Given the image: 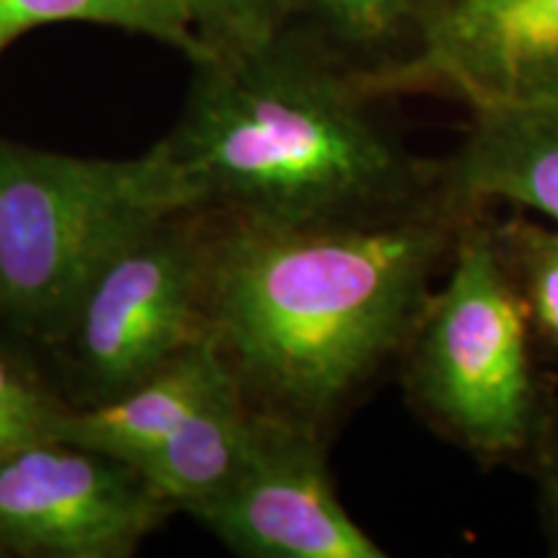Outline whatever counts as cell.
Wrapping results in <instances>:
<instances>
[{"label": "cell", "mask_w": 558, "mask_h": 558, "mask_svg": "<svg viewBox=\"0 0 558 558\" xmlns=\"http://www.w3.org/2000/svg\"><path fill=\"white\" fill-rule=\"evenodd\" d=\"M481 209L445 179L422 205L367 222L277 226L202 209L207 326L251 407L331 437L396 367Z\"/></svg>", "instance_id": "obj_1"}, {"label": "cell", "mask_w": 558, "mask_h": 558, "mask_svg": "<svg viewBox=\"0 0 558 558\" xmlns=\"http://www.w3.org/2000/svg\"><path fill=\"white\" fill-rule=\"evenodd\" d=\"M184 114L160 143L197 209L277 226L383 220L442 186V166L403 148L362 86L300 34L192 62Z\"/></svg>", "instance_id": "obj_2"}, {"label": "cell", "mask_w": 558, "mask_h": 558, "mask_svg": "<svg viewBox=\"0 0 558 558\" xmlns=\"http://www.w3.org/2000/svg\"><path fill=\"white\" fill-rule=\"evenodd\" d=\"M533 326L492 239L486 209L460 233L399 362L403 399L427 427L484 465L533 460L550 401Z\"/></svg>", "instance_id": "obj_3"}, {"label": "cell", "mask_w": 558, "mask_h": 558, "mask_svg": "<svg viewBox=\"0 0 558 558\" xmlns=\"http://www.w3.org/2000/svg\"><path fill=\"white\" fill-rule=\"evenodd\" d=\"M197 199L166 145L75 158L0 137V313L60 337L90 279L140 233Z\"/></svg>", "instance_id": "obj_4"}, {"label": "cell", "mask_w": 558, "mask_h": 558, "mask_svg": "<svg viewBox=\"0 0 558 558\" xmlns=\"http://www.w3.org/2000/svg\"><path fill=\"white\" fill-rule=\"evenodd\" d=\"M207 337L202 209H192L117 251L83 290L58 339L68 341L88 403H99Z\"/></svg>", "instance_id": "obj_5"}, {"label": "cell", "mask_w": 558, "mask_h": 558, "mask_svg": "<svg viewBox=\"0 0 558 558\" xmlns=\"http://www.w3.org/2000/svg\"><path fill=\"white\" fill-rule=\"evenodd\" d=\"M173 507L135 465L39 439L0 458V556L128 558Z\"/></svg>", "instance_id": "obj_6"}, {"label": "cell", "mask_w": 558, "mask_h": 558, "mask_svg": "<svg viewBox=\"0 0 558 558\" xmlns=\"http://www.w3.org/2000/svg\"><path fill=\"white\" fill-rule=\"evenodd\" d=\"M357 83L373 101L429 90L471 109L558 104V0H437L414 50Z\"/></svg>", "instance_id": "obj_7"}, {"label": "cell", "mask_w": 558, "mask_h": 558, "mask_svg": "<svg viewBox=\"0 0 558 558\" xmlns=\"http://www.w3.org/2000/svg\"><path fill=\"white\" fill-rule=\"evenodd\" d=\"M329 437L259 414L233 481L194 518L243 558H386L341 505Z\"/></svg>", "instance_id": "obj_8"}, {"label": "cell", "mask_w": 558, "mask_h": 558, "mask_svg": "<svg viewBox=\"0 0 558 558\" xmlns=\"http://www.w3.org/2000/svg\"><path fill=\"white\" fill-rule=\"evenodd\" d=\"M442 179L458 197L538 213L558 228V104L471 109V124Z\"/></svg>", "instance_id": "obj_9"}, {"label": "cell", "mask_w": 558, "mask_h": 558, "mask_svg": "<svg viewBox=\"0 0 558 558\" xmlns=\"http://www.w3.org/2000/svg\"><path fill=\"white\" fill-rule=\"evenodd\" d=\"M230 375L233 369L218 341L207 337L114 399L65 407L54 422L52 439L104 452L137 469Z\"/></svg>", "instance_id": "obj_10"}, {"label": "cell", "mask_w": 558, "mask_h": 558, "mask_svg": "<svg viewBox=\"0 0 558 558\" xmlns=\"http://www.w3.org/2000/svg\"><path fill=\"white\" fill-rule=\"evenodd\" d=\"M259 411L235 375L220 383L137 471L173 507L192 518L233 481L256 437Z\"/></svg>", "instance_id": "obj_11"}, {"label": "cell", "mask_w": 558, "mask_h": 558, "mask_svg": "<svg viewBox=\"0 0 558 558\" xmlns=\"http://www.w3.org/2000/svg\"><path fill=\"white\" fill-rule=\"evenodd\" d=\"M435 5L437 0H295L288 29L365 81L414 50Z\"/></svg>", "instance_id": "obj_12"}, {"label": "cell", "mask_w": 558, "mask_h": 558, "mask_svg": "<svg viewBox=\"0 0 558 558\" xmlns=\"http://www.w3.org/2000/svg\"><path fill=\"white\" fill-rule=\"evenodd\" d=\"M62 21L143 34L177 47L192 62L213 58L179 0H0V54L21 34Z\"/></svg>", "instance_id": "obj_13"}, {"label": "cell", "mask_w": 558, "mask_h": 558, "mask_svg": "<svg viewBox=\"0 0 558 558\" xmlns=\"http://www.w3.org/2000/svg\"><path fill=\"white\" fill-rule=\"evenodd\" d=\"M492 239L520 292L535 339L558 354V228L514 213L492 222Z\"/></svg>", "instance_id": "obj_14"}, {"label": "cell", "mask_w": 558, "mask_h": 558, "mask_svg": "<svg viewBox=\"0 0 558 558\" xmlns=\"http://www.w3.org/2000/svg\"><path fill=\"white\" fill-rule=\"evenodd\" d=\"M209 54H241L269 45L290 26L295 0H179Z\"/></svg>", "instance_id": "obj_15"}, {"label": "cell", "mask_w": 558, "mask_h": 558, "mask_svg": "<svg viewBox=\"0 0 558 558\" xmlns=\"http://www.w3.org/2000/svg\"><path fill=\"white\" fill-rule=\"evenodd\" d=\"M65 407L29 369L0 352V458L39 439H52V427Z\"/></svg>", "instance_id": "obj_16"}, {"label": "cell", "mask_w": 558, "mask_h": 558, "mask_svg": "<svg viewBox=\"0 0 558 558\" xmlns=\"http://www.w3.org/2000/svg\"><path fill=\"white\" fill-rule=\"evenodd\" d=\"M533 463L535 476H538L543 535H546L548 554L558 558V401L550 403Z\"/></svg>", "instance_id": "obj_17"}]
</instances>
